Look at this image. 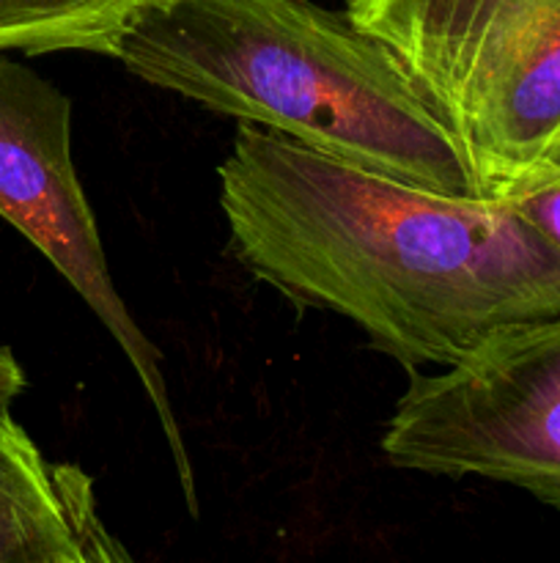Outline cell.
I'll use <instances>...</instances> for the list:
<instances>
[{
  "mask_svg": "<svg viewBox=\"0 0 560 563\" xmlns=\"http://www.w3.org/2000/svg\"><path fill=\"white\" fill-rule=\"evenodd\" d=\"M217 176L234 256L404 368L560 317V251L511 198L428 190L247 121Z\"/></svg>",
  "mask_w": 560,
  "mask_h": 563,
  "instance_id": "obj_1",
  "label": "cell"
},
{
  "mask_svg": "<svg viewBox=\"0 0 560 563\" xmlns=\"http://www.w3.org/2000/svg\"><path fill=\"white\" fill-rule=\"evenodd\" d=\"M113 58L148 86L335 159L475 196L437 110L349 14L311 0H141Z\"/></svg>",
  "mask_w": 560,
  "mask_h": 563,
  "instance_id": "obj_2",
  "label": "cell"
},
{
  "mask_svg": "<svg viewBox=\"0 0 560 563\" xmlns=\"http://www.w3.org/2000/svg\"><path fill=\"white\" fill-rule=\"evenodd\" d=\"M437 110L472 192L560 168V0H346Z\"/></svg>",
  "mask_w": 560,
  "mask_h": 563,
  "instance_id": "obj_3",
  "label": "cell"
},
{
  "mask_svg": "<svg viewBox=\"0 0 560 563\" xmlns=\"http://www.w3.org/2000/svg\"><path fill=\"white\" fill-rule=\"evenodd\" d=\"M406 372L382 434L390 465L511 484L560 509V317L503 330L437 374Z\"/></svg>",
  "mask_w": 560,
  "mask_h": 563,
  "instance_id": "obj_4",
  "label": "cell"
},
{
  "mask_svg": "<svg viewBox=\"0 0 560 563\" xmlns=\"http://www.w3.org/2000/svg\"><path fill=\"white\" fill-rule=\"evenodd\" d=\"M0 218L49 258L121 346L168 440L176 478L195 517L192 460L170 407L159 352L115 289L97 218L71 159L69 97L5 49H0Z\"/></svg>",
  "mask_w": 560,
  "mask_h": 563,
  "instance_id": "obj_5",
  "label": "cell"
},
{
  "mask_svg": "<svg viewBox=\"0 0 560 563\" xmlns=\"http://www.w3.org/2000/svg\"><path fill=\"white\" fill-rule=\"evenodd\" d=\"M0 401V563H124L82 467L49 462Z\"/></svg>",
  "mask_w": 560,
  "mask_h": 563,
  "instance_id": "obj_6",
  "label": "cell"
},
{
  "mask_svg": "<svg viewBox=\"0 0 560 563\" xmlns=\"http://www.w3.org/2000/svg\"><path fill=\"white\" fill-rule=\"evenodd\" d=\"M141 0H0V49L115 55L121 31Z\"/></svg>",
  "mask_w": 560,
  "mask_h": 563,
  "instance_id": "obj_7",
  "label": "cell"
},
{
  "mask_svg": "<svg viewBox=\"0 0 560 563\" xmlns=\"http://www.w3.org/2000/svg\"><path fill=\"white\" fill-rule=\"evenodd\" d=\"M519 212L560 251V168L508 196Z\"/></svg>",
  "mask_w": 560,
  "mask_h": 563,
  "instance_id": "obj_8",
  "label": "cell"
},
{
  "mask_svg": "<svg viewBox=\"0 0 560 563\" xmlns=\"http://www.w3.org/2000/svg\"><path fill=\"white\" fill-rule=\"evenodd\" d=\"M25 372H22V366L16 363L14 352H11L9 346L0 344V401H3V405H11V401L25 390Z\"/></svg>",
  "mask_w": 560,
  "mask_h": 563,
  "instance_id": "obj_9",
  "label": "cell"
}]
</instances>
